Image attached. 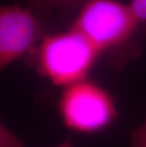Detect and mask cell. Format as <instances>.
Instances as JSON below:
<instances>
[{
	"label": "cell",
	"instance_id": "cell-8",
	"mask_svg": "<svg viewBox=\"0 0 146 147\" xmlns=\"http://www.w3.org/2000/svg\"><path fill=\"white\" fill-rule=\"evenodd\" d=\"M132 147H146V121L132 133Z\"/></svg>",
	"mask_w": 146,
	"mask_h": 147
},
{
	"label": "cell",
	"instance_id": "cell-3",
	"mask_svg": "<svg viewBox=\"0 0 146 147\" xmlns=\"http://www.w3.org/2000/svg\"><path fill=\"white\" fill-rule=\"evenodd\" d=\"M59 106L66 125L81 133L101 131L116 117L111 96L101 86L85 80L67 86Z\"/></svg>",
	"mask_w": 146,
	"mask_h": 147
},
{
	"label": "cell",
	"instance_id": "cell-1",
	"mask_svg": "<svg viewBox=\"0 0 146 147\" xmlns=\"http://www.w3.org/2000/svg\"><path fill=\"white\" fill-rule=\"evenodd\" d=\"M99 54L82 33L71 28L43 39L37 64L40 71L54 84L67 87L85 80Z\"/></svg>",
	"mask_w": 146,
	"mask_h": 147
},
{
	"label": "cell",
	"instance_id": "cell-9",
	"mask_svg": "<svg viewBox=\"0 0 146 147\" xmlns=\"http://www.w3.org/2000/svg\"><path fill=\"white\" fill-rule=\"evenodd\" d=\"M57 147H73V146L71 145V143L69 142H66L62 143V144H60V145L57 146Z\"/></svg>",
	"mask_w": 146,
	"mask_h": 147
},
{
	"label": "cell",
	"instance_id": "cell-6",
	"mask_svg": "<svg viewBox=\"0 0 146 147\" xmlns=\"http://www.w3.org/2000/svg\"><path fill=\"white\" fill-rule=\"evenodd\" d=\"M0 147H25L22 142L5 125L0 128Z\"/></svg>",
	"mask_w": 146,
	"mask_h": 147
},
{
	"label": "cell",
	"instance_id": "cell-5",
	"mask_svg": "<svg viewBox=\"0 0 146 147\" xmlns=\"http://www.w3.org/2000/svg\"><path fill=\"white\" fill-rule=\"evenodd\" d=\"M89 0H38L37 4L45 9H58V10H75L82 8Z\"/></svg>",
	"mask_w": 146,
	"mask_h": 147
},
{
	"label": "cell",
	"instance_id": "cell-7",
	"mask_svg": "<svg viewBox=\"0 0 146 147\" xmlns=\"http://www.w3.org/2000/svg\"><path fill=\"white\" fill-rule=\"evenodd\" d=\"M129 6L139 24L146 23V0H131Z\"/></svg>",
	"mask_w": 146,
	"mask_h": 147
},
{
	"label": "cell",
	"instance_id": "cell-4",
	"mask_svg": "<svg viewBox=\"0 0 146 147\" xmlns=\"http://www.w3.org/2000/svg\"><path fill=\"white\" fill-rule=\"evenodd\" d=\"M40 35L39 22L18 5L0 8V67L3 69L28 52Z\"/></svg>",
	"mask_w": 146,
	"mask_h": 147
},
{
	"label": "cell",
	"instance_id": "cell-2",
	"mask_svg": "<svg viewBox=\"0 0 146 147\" xmlns=\"http://www.w3.org/2000/svg\"><path fill=\"white\" fill-rule=\"evenodd\" d=\"M138 26L129 4L119 0H89L80 9L72 28L101 53L124 45Z\"/></svg>",
	"mask_w": 146,
	"mask_h": 147
}]
</instances>
